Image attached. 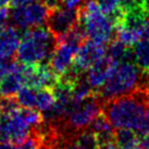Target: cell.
Wrapping results in <instances>:
<instances>
[{"label": "cell", "instance_id": "obj_1", "mask_svg": "<svg viewBox=\"0 0 149 149\" xmlns=\"http://www.w3.org/2000/svg\"><path fill=\"white\" fill-rule=\"evenodd\" d=\"M148 108V93L145 88H139L104 101L101 112L113 127L137 131Z\"/></svg>", "mask_w": 149, "mask_h": 149}, {"label": "cell", "instance_id": "obj_2", "mask_svg": "<svg viewBox=\"0 0 149 149\" xmlns=\"http://www.w3.org/2000/svg\"><path fill=\"white\" fill-rule=\"evenodd\" d=\"M58 44V39L48 27L33 26L23 34L17 51V60L26 64L49 61Z\"/></svg>", "mask_w": 149, "mask_h": 149}, {"label": "cell", "instance_id": "obj_3", "mask_svg": "<svg viewBox=\"0 0 149 149\" xmlns=\"http://www.w3.org/2000/svg\"><path fill=\"white\" fill-rule=\"evenodd\" d=\"M146 84V75L135 62L123 61L116 64L106 83L97 91V95L104 102L139 88H145Z\"/></svg>", "mask_w": 149, "mask_h": 149}, {"label": "cell", "instance_id": "obj_4", "mask_svg": "<svg viewBox=\"0 0 149 149\" xmlns=\"http://www.w3.org/2000/svg\"><path fill=\"white\" fill-rule=\"evenodd\" d=\"M79 23L83 26L87 38L107 45L113 39L116 32L110 17L101 10L97 0H85L79 9Z\"/></svg>", "mask_w": 149, "mask_h": 149}, {"label": "cell", "instance_id": "obj_5", "mask_svg": "<svg viewBox=\"0 0 149 149\" xmlns=\"http://www.w3.org/2000/svg\"><path fill=\"white\" fill-rule=\"evenodd\" d=\"M32 127L22 116L20 107L10 113L0 116V145L1 147H20L29 136Z\"/></svg>", "mask_w": 149, "mask_h": 149}, {"label": "cell", "instance_id": "obj_6", "mask_svg": "<svg viewBox=\"0 0 149 149\" xmlns=\"http://www.w3.org/2000/svg\"><path fill=\"white\" fill-rule=\"evenodd\" d=\"M49 11L40 0H34L24 6L14 7L10 11V21L19 31H26L46 22Z\"/></svg>", "mask_w": 149, "mask_h": 149}, {"label": "cell", "instance_id": "obj_7", "mask_svg": "<svg viewBox=\"0 0 149 149\" xmlns=\"http://www.w3.org/2000/svg\"><path fill=\"white\" fill-rule=\"evenodd\" d=\"M107 48L104 44H100L87 38L79 47L70 68L77 74L85 73L96 61L104 57Z\"/></svg>", "mask_w": 149, "mask_h": 149}, {"label": "cell", "instance_id": "obj_8", "mask_svg": "<svg viewBox=\"0 0 149 149\" xmlns=\"http://www.w3.org/2000/svg\"><path fill=\"white\" fill-rule=\"evenodd\" d=\"M77 21V10L65 8L62 6L50 10L46 20V24L50 32L57 37V39H59L74 29Z\"/></svg>", "mask_w": 149, "mask_h": 149}, {"label": "cell", "instance_id": "obj_9", "mask_svg": "<svg viewBox=\"0 0 149 149\" xmlns=\"http://www.w3.org/2000/svg\"><path fill=\"white\" fill-rule=\"evenodd\" d=\"M58 75L54 73L51 66L47 63H35L26 64L23 68V79L24 86L33 88L54 87L58 81Z\"/></svg>", "mask_w": 149, "mask_h": 149}, {"label": "cell", "instance_id": "obj_10", "mask_svg": "<svg viewBox=\"0 0 149 149\" xmlns=\"http://www.w3.org/2000/svg\"><path fill=\"white\" fill-rule=\"evenodd\" d=\"M116 64L118 62L110 58L109 56L107 57L104 56L87 70L86 77L91 87L96 91V93L106 83V81L111 75L112 71L114 70Z\"/></svg>", "mask_w": 149, "mask_h": 149}, {"label": "cell", "instance_id": "obj_11", "mask_svg": "<svg viewBox=\"0 0 149 149\" xmlns=\"http://www.w3.org/2000/svg\"><path fill=\"white\" fill-rule=\"evenodd\" d=\"M88 127L95 134L98 148H118L114 138V131L112 130L113 126L110 124L102 112L96 116Z\"/></svg>", "mask_w": 149, "mask_h": 149}, {"label": "cell", "instance_id": "obj_12", "mask_svg": "<svg viewBox=\"0 0 149 149\" xmlns=\"http://www.w3.org/2000/svg\"><path fill=\"white\" fill-rule=\"evenodd\" d=\"M23 68L24 63L20 61L12 62L10 71L0 82V96L14 97L17 91L24 86Z\"/></svg>", "mask_w": 149, "mask_h": 149}, {"label": "cell", "instance_id": "obj_13", "mask_svg": "<svg viewBox=\"0 0 149 149\" xmlns=\"http://www.w3.org/2000/svg\"><path fill=\"white\" fill-rule=\"evenodd\" d=\"M20 33L14 26H7L0 32V61H11L20 45Z\"/></svg>", "mask_w": 149, "mask_h": 149}, {"label": "cell", "instance_id": "obj_14", "mask_svg": "<svg viewBox=\"0 0 149 149\" xmlns=\"http://www.w3.org/2000/svg\"><path fill=\"white\" fill-rule=\"evenodd\" d=\"M65 147H75V148H98V143L95 134L91 132L89 127L81 130L74 133L66 141Z\"/></svg>", "mask_w": 149, "mask_h": 149}, {"label": "cell", "instance_id": "obj_15", "mask_svg": "<svg viewBox=\"0 0 149 149\" xmlns=\"http://www.w3.org/2000/svg\"><path fill=\"white\" fill-rule=\"evenodd\" d=\"M114 138L118 148H138L141 135L131 128H116Z\"/></svg>", "mask_w": 149, "mask_h": 149}, {"label": "cell", "instance_id": "obj_16", "mask_svg": "<svg viewBox=\"0 0 149 149\" xmlns=\"http://www.w3.org/2000/svg\"><path fill=\"white\" fill-rule=\"evenodd\" d=\"M120 1L121 0H97L100 10L110 17L112 23L122 14Z\"/></svg>", "mask_w": 149, "mask_h": 149}, {"label": "cell", "instance_id": "obj_17", "mask_svg": "<svg viewBox=\"0 0 149 149\" xmlns=\"http://www.w3.org/2000/svg\"><path fill=\"white\" fill-rule=\"evenodd\" d=\"M116 38H118L120 42H122L124 45L128 46V47L135 46L136 42L141 40L137 29H128V27H119L116 29Z\"/></svg>", "mask_w": 149, "mask_h": 149}, {"label": "cell", "instance_id": "obj_18", "mask_svg": "<svg viewBox=\"0 0 149 149\" xmlns=\"http://www.w3.org/2000/svg\"><path fill=\"white\" fill-rule=\"evenodd\" d=\"M10 21V10L7 7H0V32L8 26Z\"/></svg>", "mask_w": 149, "mask_h": 149}, {"label": "cell", "instance_id": "obj_19", "mask_svg": "<svg viewBox=\"0 0 149 149\" xmlns=\"http://www.w3.org/2000/svg\"><path fill=\"white\" fill-rule=\"evenodd\" d=\"M138 34H139L141 39H149V17H146L145 21L139 26Z\"/></svg>", "mask_w": 149, "mask_h": 149}, {"label": "cell", "instance_id": "obj_20", "mask_svg": "<svg viewBox=\"0 0 149 149\" xmlns=\"http://www.w3.org/2000/svg\"><path fill=\"white\" fill-rule=\"evenodd\" d=\"M137 133H138L141 136V135L149 134V108L147 109V111H146L145 118H144V120L141 122L139 128L137 130Z\"/></svg>", "mask_w": 149, "mask_h": 149}, {"label": "cell", "instance_id": "obj_21", "mask_svg": "<svg viewBox=\"0 0 149 149\" xmlns=\"http://www.w3.org/2000/svg\"><path fill=\"white\" fill-rule=\"evenodd\" d=\"M85 2V0H62V6L69 9H77Z\"/></svg>", "mask_w": 149, "mask_h": 149}, {"label": "cell", "instance_id": "obj_22", "mask_svg": "<svg viewBox=\"0 0 149 149\" xmlns=\"http://www.w3.org/2000/svg\"><path fill=\"white\" fill-rule=\"evenodd\" d=\"M11 65H12L11 61H0V82L10 71Z\"/></svg>", "mask_w": 149, "mask_h": 149}, {"label": "cell", "instance_id": "obj_23", "mask_svg": "<svg viewBox=\"0 0 149 149\" xmlns=\"http://www.w3.org/2000/svg\"><path fill=\"white\" fill-rule=\"evenodd\" d=\"M49 10L62 7V0H40Z\"/></svg>", "mask_w": 149, "mask_h": 149}, {"label": "cell", "instance_id": "obj_24", "mask_svg": "<svg viewBox=\"0 0 149 149\" xmlns=\"http://www.w3.org/2000/svg\"><path fill=\"white\" fill-rule=\"evenodd\" d=\"M138 148H149V134L141 135L139 139V147Z\"/></svg>", "mask_w": 149, "mask_h": 149}, {"label": "cell", "instance_id": "obj_25", "mask_svg": "<svg viewBox=\"0 0 149 149\" xmlns=\"http://www.w3.org/2000/svg\"><path fill=\"white\" fill-rule=\"evenodd\" d=\"M34 0H12V6L13 7H17V6H24L29 2H32Z\"/></svg>", "mask_w": 149, "mask_h": 149}, {"label": "cell", "instance_id": "obj_26", "mask_svg": "<svg viewBox=\"0 0 149 149\" xmlns=\"http://www.w3.org/2000/svg\"><path fill=\"white\" fill-rule=\"evenodd\" d=\"M141 4H143L144 9L149 13V0H141Z\"/></svg>", "mask_w": 149, "mask_h": 149}, {"label": "cell", "instance_id": "obj_27", "mask_svg": "<svg viewBox=\"0 0 149 149\" xmlns=\"http://www.w3.org/2000/svg\"><path fill=\"white\" fill-rule=\"evenodd\" d=\"M10 3H12V0H0V7H7Z\"/></svg>", "mask_w": 149, "mask_h": 149}, {"label": "cell", "instance_id": "obj_28", "mask_svg": "<svg viewBox=\"0 0 149 149\" xmlns=\"http://www.w3.org/2000/svg\"><path fill=\"white\" fill-rule=\"evenodd\" d=\"M145 89L147 91V93H148V96H149V83L147 84V86L145 87Z\"/></svg>", "mask_w": 149, "mask_h": 149}]
</instances>
